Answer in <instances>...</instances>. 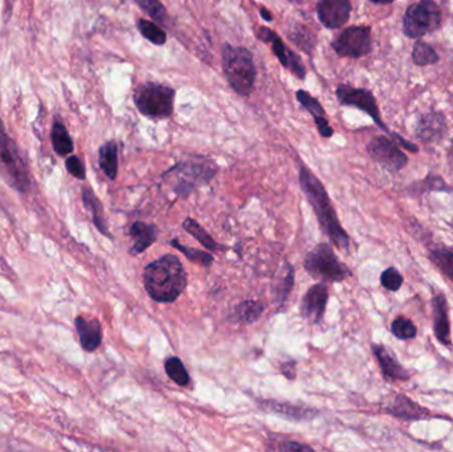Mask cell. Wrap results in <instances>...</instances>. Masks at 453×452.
Wrapping results in <instances>:
<instances>
[{
	"label": "cell",
	"instance_id": "cell-1",
	"mask_svg": "<svg viewBox=\"0 0 453 452\" xmlns=\"http://www.w3.org/2000/svg\"><path fill=\"white\" fill-rule=\"evenodd\" d=\"M300 186L308 198L309 203L317 215L319 226L325 235L341 249H348L350 245V238L341 226L336 209L333 207L330 198L325 190L319 178L313 174L303 163H300Z\"/></svg>",
	"mask_w": 453,
	"mask_h": 452
},
{
	"label": "cell",
	"instance_id": "cell-2",
	"mask_svg": "<svg viewBox=\"0 0 453 452\" xmlns=\"http://www.w3.org/2000/svg\"><path fill=\"white\" fill-rule=\"evenodd\" d=\"M143 282L154 301L174 302L187 287V274L175 255H165L145 268Z\"/></svg>",
	"mask_w": 453,
	"mask_h": 452
},
{
	"label": "cell",
	"instance_id": "cell-3",
	"mask_svg": "<svg viewBox=\"0 0 453 452\" xmlns=\"http://www.w3.org/2000/svg\"><path fill=\"white\" fill-rule=\"evenodd\" d=\"M221 67L230 87L237 94L250 97L257 79L253 54L245 47L225 44L221 51Z\"/></svg>",
	"mask_w": 453,
	"mask_h": 452
},
{
	"label": "cell",
	"instance_id": "cell-4",
	"mask_svg": "<svg viewBox=\"0 0 453 452\" xmlns=\"http://www.w3.org/2000/svg\"><path fill=\"white\" fill-rule=\"evenodd\" d=\"M0 178L17 192L31 190V174L17 142L11 138L0 120Z\"/></svg>",
	"mask_w": 453,
	"mask_h": 452
},
{
	"label": "cell",
	"instance_id": "cell-5",
	"mask_svg": "<svg viewBox=\"0 0 453 452\" xmlns=\"http://www.w3.org/2000/svg\"><path fill=\"white\" fill-rule=\"evenodd\" d=\"M135 107L150 120H168L174 114L175 89L161 83H143L135 89Z\"/></svg>",
	"mask_w": 453,
	"mask_h": 452
},
{
	"label": "cell",
	"instance_id": "cell-6",
	"mask_svg": "<svg viewBox=\"0 0 453 452\" xmlns=\"http://www.w3.org/2000/svg\"><path fill=\"white\" fill-rule=\"evenodd\" d=\"M218 166L210 159L181 161L163 174V179L174 186L179 195H188L194 189L210 182Z\"/></svg>",
	"mask_w": 453,
	"mask_h": 452
},
{
	"label": "cell",
	"instance_id": "cell-7",
	"mask_svg": "<svg viewBox=\"0 0 453 452\" xmlns=\"http://www.w3.org/2000/svg\"><path fill=\"white\" fill-rule=\"evenodd\" d=\"M303 267L312 278L322 282H339L352 276L348 265L338 259L332 245L321 243L305 258Z\"/></svg>",
	"mask_w": 453,
	"mask_h": 452
},
{
	"label": "cell",
	"instance_id": "cell-8",
	"mask_svg": "<svg viewBox=\"0 0 453 452\" xmlns=\"http://www.w3.org/2000/svg\"><path fill=\"white\" fill-rule=\"evenodd\" d=\"M440 24L441 11L432 0H420L412 4L403 19L404 34L412 39L436 31Z\"/></svg>",
	"mask_w": 453,
	"mask_h": 452
},
{
	"label": "cell",
	"instance_id": "cell-9",
	"mask_svg": "<svg viewBox=\"0 0 453 452\" xmlns=\"http://www.w3.org/2000/svg\"><path fill=\"white\" fill-rule=\"evenodd\" d=\"M254 36L267 43L272 48V52L277 57V60L281 63V65L289 70L293 76H296L299 80H305L306 79V68L302 63L301 57L292 51L289 47H286L285 43L283 39L276 34L272 28L268 27H259L254 30Z\"/></svg>",
	"mask_w": 453,
	"mask_h": 452
},
{
	"label": "cell",
	"instance_id": "cell-10",
	"mask_svg": "<svg viewBox=\"0 0 453 452\" xmlns=\"http://www.w3.org/2000/svg\"><path fill=\"white\" fill-rule=\"evenodd\" d=\"M332 47L341 57H363L371 51V30L366 25L349 27L336 36Z\"/></svg>",
	"mask_w": 453,
	"mask_h": 452
},
{
	"label": "cell",
	"instance_id": "cell-11",
	"mask_svg": "<svg viewBox=\"0 0 453 452\" xmlns=\"http://www.w3.org/2000/svg\"><path fill=\"white\" fill-rule=\"evenodd\" d=\"M336 94L339 104L346 105V106H354V107L361 109L362 112L368 113L370 117L375 121V123H378L383 130L388 132L386 125L382 121V117H381L378 105H376V101H375V97L372 96V93L369 92L368 89L354 88L350 87V85H346V84H341V85H338V88H336Z\"/></svg>",
	"mask_w": 453,
	"mask_h": 452
},
{
	"label": "cell",
	"instance_id": "cell-12",
	"mask_svg": "<svg viewBox=\"0 0 453 452\" xmlns=\"http://www.w3.org/2000/svg\"><path fill=\"white\" fill-rule=\"evenodd\" d=\"M370 157L388 170L398 172L407 165V157L396 143L386 137H375L368 145Z\"/></svg>",
	"mask_w": 453,
	"mask_h": 452
},
{
	"label": "cell",
	"instance_id": "cell-13",
	"mask_svg": "<svg viewBox=\"0 0 453 452\" xmlns=\"http://www.w3.org/2000/svg\"><path fill=\"white\" fill-rule=\"evenodd\" d=\"M350 0H319L317 3V17L323 27L338 30L343 27L352 14Z\"/></svg>",
	"mask_w": 453,
	"mask_h": 452
},
{
	"label": "cell",
	"instance_id": "cell-14",
	"mask_svg": "<svg viewBox=\"0 0 453 452\" xmlns=\"http://www.w3.org/2000/svg\"><path fill=\"white\" fill-rule=\"evenodd\" d=\"M329 300L328 287L322 282L308 289L301 301V316L313 324H319L323 318Z\"/></svg>",
	"mask_w": 453,
	"mask_h": 452
},
{
	"label": "cell",
	"instance_id": "cell-15",
	"mask_svg": "<svg viewBox=\"0 0 453 452\" xmlns=\"http://www.w3.org/2000/svg\"><path fill=\"white\" fill-rule=\"evenodd\" d=\"M296 99L303 106V109L313 116L314 123L319 129V136L323 138H330L334 134V129L330 126L329 120L326 117V112L323 106L319 104V100L302 89L296 92Z\"/></svg>",
	"mask_w": 453,
	"mask_h": 452
},
{
	"label": "cell",
	"instance_id": "cell-16",
	"mask_svg": "<svg viewBox=\"0 0 453 452\" xmlns=\"http://www.w3.org/2000/svg\"><path fill=\"white\" fill-rule=\"evenodd\" d=\"M260 407L272 414L280 417L292 419V420H310L317 417L319 413L314 409L297 406L289 402H279V400H267L260 402Z\"/></svg>",
	"mask_w": 453,
	"mask_h": 452
},
{
	"label": "cell",
	"instance_id": "cell-17",
	"mask_svg": "<svg viewBox=\"0 0 453 452\" xmlns=\"http://www.w3.org/2000/svg\"><path fill=\"white\" fill-rule=\"evenodd\" d=\"M76 331L80 337L81 348L85 351L97 350L102 342V328L99 320H86L83 316L76 317L74 320Z\"/></svg>",
	"mask_w": 453,
	"mask_h": 452
},
{
	"label": "cell",
	"instance_id": "cell-18",
	"mask_svg": "<svg viewBox=\"0 0 453 452\" xmlns=\"http://www.w3.org/2000/svg\"><path fill=\"white\" fill-rule=\"evenodd\" d=\"M434 309V331L436 338L444 345H451V324L448 316V305L445 296L436 295L432 301Z\"/></svg>",
	"mask_w": 453,
	"mask_h": 452
},
{
	"label": "cell",
	"instance_id": "cell-19",
	"mask_svg": "<svg viewBox=\"0 0 453 452\" xmlns=\"http://www.w3.org/2000/svg\"><path fill=\"white\" fill-rule=\"evenodd\" d=\"M129 235L134 239V244L130 248V254L139 255L157 240L158 228L150 223L135 222L129 229Z\"/></svg>",
	"mask_w": 453,
	"mask_h": 452
},
{
	"label": "cell",
	"instance_id": "cell-20",
	"mask_svg": "<svg viewBox=\"0 0 453 452\" xmlns=\"http://www.w3.org/2000/svg\"><path fill=\"white\" fill-rule=\"evenodd\" d=\"M372 350L378 358V362L382 369L383 376L387 380H399L407 381L410 378V373L403 367L382 345H374Z\"/></svg>",
	"mask_w": 453,
	"mask_h": 452
},
{
	"label": "cell",
	"instance_id": "cell-21",
	"mask_svg": "<svg viewBox=\"0 0 453 452\" xmlns=\"http://www.w3.org/2000/svg\"><path fill=\"white\" fill-rule=\"evenodd\" d=\"M445 130V120L441 114L439 113H430L423 116L419 120L418 127H416V134L418 137L427 142H432L435 139H439Z\"/></svg>",
	"mask_w": 453,
	"mask_h": 452
},
{
	"label": "cell",
	"instance_id": "cell-22",
	"mask_svg": "<svg viewBox=\"0 0 453 452\" xmlns=\"http://www.w3.org/2000/svg\"><path fill=\"white\" fill-rule=\"evenodd\" d=\"M388 413L394 417L402 418V419H410V420H419L424 418L430 417V413L427 409L420 407L415 402L407 398L405 395H398L392 404L388 409Z\"/></svg>",
	"mask_w": 453,
	"mask_h": 452
},
{
	"label": "cell",
	"instance_id": "cell-23",
	"mask_svg": "<svg viewBox=\"0 0 453 452\" xmlns=\"http://www.w3.org/2000/svg\"><path fill=\"white\" fill-rule=\"evenodd\" d=\"M83 202H84L86 209L92 214L94 226L97 227V229L100 231L102 235L110 238V234L108 231V225H106V220H105L102 205H101L99 198L96 196V194L93 192L90 187H84L83 189Z\"/></svg>",
	"mask_w": 453,
	"mask_h": 452
},
{
	"label": "cell",
	"instance_id": "cell-24",
	"mask_svg": "<svg viewBox=\"0 0 453 452\" xmlns=\"http://www.w3.org/2000/svg\"><path fill=\"white\" fill-rule=\"evenodd\" d=\"M99 162L102 172L112 181L118 174V146L116 141H108L100 147Z\"/></svg>",
	"mask_w": 453,
	"mask_h": 452
},
{
	"label": "cell",
	"instance_id": "cell-25",
	"mask_svg": "<svg viewBox=\"0 0 453 452\" xmlns=\"http://www.w3.org/2000/svg\"><path fill=\"white\" fill-rule=\"evenodd\" d=\"M288 37L306 54H309V56L313 54V51L316 48V43H317V37L314 35V32H312V30L309 27L297 23L293 25V28L288 34Z\"/></svg>",
	"mask_w": 453,
	"mask_h": 452
},
{
	"label": "cell",
	"instance_id": "cell-26",
	"mask_svg": "<svg viewBox=\"0 0 453 452\" xmlns=\"http://www.w3.org/2000/svg\"><path fill=\"white\" fill-rule=\"evenodd\" d=\"M264 305L260 301H244L240 305H237L232 314V317L236 322L240 324H252L260 318V316L264 312Z\"/></svg>",
	"mask_w": 453,
	"mask_h": 452
},
{
	"label": "cell",
	"instance_id": "cell-27",
	"mask_svg": "<svg viewBox=\"0 0 453 452\" xmlns=\"http://www.w3.org/2000/svg\"><path fill=\"white\" fill-rule=\"evenodd\" d=\"M137 30L139 34L143 36L146 40H149L154 45L162 47L168 41V34L163 31V28L155 23L146 19H138L137 20Z\"/></svg>",
	"mask_w": 453,
	"mask_h": 452
},
{
	"label": "cell",
	"instance_id": "cell-28",
	"mask_svg": "<svg viewBox=\"0 0 453 452\" xmlns=\"http://www.w3.org/2000/svg\"><path fill=\"white\" fill-rule=\"evenodd\" d=\"M293 284H294V269L289 263H285L284 268L280 272L279 280L276 281V288H274V297L277 305H283L285 302L289 294L293 289Z\"/></svg>",
	"mask_w": 453,
	"mask_h": 452
},
{
	"label": "cell",
	"instance_id": "cell-29",
	"mask_svg": "<svg viewBox=\"0 0 453 452\" xmlns=\"http://www.w3.org/2000/svg\"><path fill=\"white\" fill-rule=\"evenodd\" d=\"M50 137L53 149L59 156H68L73 152V141L68 133L67 127L61 122H54Z\"/></svg>",
	"mask_w": 453,
	"mask_h": 452
},
{
	"label": "cell",
	"instance_id": "cell-30",
	"mask_svg": "<svg viewBox=\"0 0 453 452\" xmlns=\"http://www.w3.org/2000/svg\"><path fill=\"white\" fill-rule=\"evenodd\" d=\"M183 228L185 229V232H188L191 236H194L199 243L205 247L207 249L210 251H218L219 244L211 238V235L203 228V227L195 222L194 219L191 218H187L183 222Z\"/></svg>",
	"mask_w": 453,
	"mask_h": 452
},
{
	"label": "cell",
	"instance_id": "cell-31",
	"mask_svg": "<svg viewBox=\"0 0 453 452\" xmlns=\"http://www.w3.org/2000/svg\"><path fill=\"white\" fill-rule=\"evenodd\" d=\"M134 1L142 11H145L152 19V21L162 25L163 24L168 25V10L159 0H134Z\"/></svg>",
	"mask_w": 453,
	"mask_h": 452
},
{
	"label": "cell",
	"instance_id": "cell-32",
	"mask_svg": "<svg viewBox=\"0 0 453 452\" xmlns=\"http://www.w3.org/2000/svg\"><path fill=\"white\" fill-rule=\"evenodd\" d=\"M431 260L437 268L453 281V248L443 247L431 252Z\"/></svg>",
	"mask_w": 453,
	"mask_h": 452
},
{
	"label": "cell",
	"instance_id": "cell-33",
	"mask_svg": "<svg viewBox=\"0 0 453 452\" xmlns=\"http://www.w3.org/2000/svg\"><path fill=\"white\" fill-rule=\"evenodd\" d=\"M165 370L168 373V378L171 381L179 384V386H187L190 383V376L185 370V365L181 358L178 357H168L165 361Z\"/></svg>",
	"mask_w": 453,
	"mask_h": 452
},
{
	"label": "cell",
	"instance_id": "cell-34",
	"mask_svg": "<svg viewBox=\"0 0 453 452\" xmlns=\"http://www.w3.org/2000/svg\"><path fill=\"white\" fill-rule=\"evenodd\" d=\"M170 244L172 247H175L178 251H181L188 260L197 263L201 267H210L214 263V256L211 254H208L205 251H199V249H195V248L185 247L183 244L179 243L178 239H172Z\"/></svg>",
	"mask_w": 453,
	"mask_h": 452
},
{
	"label": "cell",
	"instance_id": "cell-35",
	"mask_svg": "<svg viewBox=\"0 0 453 452\" xmlns=\"http://www.w3.org/2000/svg\"><path fill=\"white\" fill-rule=\"evenodd\" d=\"M412 60L416 65H430L439 61V56L431 45L423 41H418L412 51Z\"/></svg>",
	"mask_w": 453,
	"mask_h": 452
},
{
	"label": "cell",
	"instance_id": "cell-36",
	"mask_svg": "<svg viewBox=\"0 0 453 452\" xmlns=\"http://www.w3.org/2000/svg\"><path fill=\"white\" fill-rule=\"evenodd\" d=\"M391 331L399 340H410V338H414L416 336L418 329L410 318L401 316V317H398L392 321Z\"/></svg>",
	"mask_w": 453,
	"mask_h": 452
},
{
	"label": "cell",
	"instance_id": "cell-37",
	"mask_svg": "<svg viewBox=\"0 0 453 452\" xmlns=\"http://www.w3.org/2000/svg\"><path fill=\"white\" fill-rule=\"evenodd\" d=\"M381 282L382 285L391 291V292H396L399 291V288L402 287L403 284V276L398 272L396 268L394 267H390L387 268L386 271L382 274L381 276Z\"/></svg>",
	"mask_w": 453,
	"mask_h": 452
},
{
	"label": "cell",
	"instance_id": "cell-38",
	"mask_svg": "<svg viewBox=\"0 0 453 452\" xmlns=\"http://www.w3.org/2000/svg\"><path fill=\"white\" fill-rule=\"evenodd\" d=\"M269 449L274 451H313L310 446L302 444L296 440H277L273 446H269Z\"/></svg>",
	"mask_w": 453,
	"mask_h": 452
},
{
	"label": "cell",
	"instance_id": "cell-39",
	"mask_svg": "<svg viewBox=\"0 0 453 452\" xmlns=\"http://www.w3.org/2000/svg\"><path fill=\"white\" fill-rule=\"evenodd\" d=\"M66 166H67V170L69 172V174L73 175L74 178L77 179H81L84 181L86 178V172H85L84 163L80 158L77 156H72L67 159L66 162Z\"/></svg>",
	"mask_w": 453,
	"mask_h": 452
},
{
	"label": "cell",
	"instance_id": "cell-40",
	"mask_svg": "<svg viewBox=\"0 0 453 452\" xmlns=\"http://www.w3.org/2000/svg\"><path fill=\"white\" fill-rule=\"evenodd\" d=\"M280 370H281V373L285 376L288 380H294L296 378L297 370H296L294 361H288V362L280 364Z\"/></svg>",
	"mask_w": 453,
	"mask_h": 452
},
{
	"label": "cell",
	"instance_id": "cell-41",
	"mask_svg": "<svg viewBox=\"0 0 453 452\" xmlns=\"http://www.w3.org/2000/svg\"><path fill=\"white\" fill-rule=\"evenodd\" d=\"M260 15H261V18L264 19L265 21H272L273 20V17H272V14L269 12L267 8H264V7H261L260 8Z\"/></svg>",
	"mask_w": 453,
	"mask_h": 452
},
{
	"label": "cell",
	"instance_id": "cell-42",
	"mask_svg": "<svg viewBox=\"0 0 453 452\" xmlns=\"http://www.w3.org/2000/svg\"><path fill=\"white\" fill-rule=\"evenodd\" d=\"M371 1H374V3H379V4H388V3H391L392 0H371Z\"/></svg>",
	"mask_w": 453,
	"mask_h": 452
},
{
	"label": "cell",
	"instance_id": "cell-43",
	"mask_svg": "<svg viewBox=\"0 0 453 452\" xmlns=\"http://www.w3.org/2000/svg\"><path fill=\"white\" fill-rule=\"evenodd\" d=\"M290 3H294V4H301V3H303V1H306V0H289Z\"/></svg>",
	"mask_w": 453,
	"mask_h": 452
}]
</instances>
